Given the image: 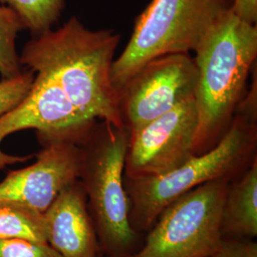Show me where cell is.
Returning a JSON list of instances; mask_svg holds the SVG:
<instances>
[{
    "label": "cell",
    "instance_id": "9c48e42d",
    "mask_svg": "<svg viewBox=\"0 0 257 257\" xmlns=\"http://www.w3.org/2000/svg\"><path fill=\"white\" fill-rule=\"evenodd\" d=\"M38 143L42 149L37 161L10 171L0 182V200L22 203L44 213L65 186L79 178L81 149L76 141L64 138Z\"/></svg>",
    "mask_w": 257,
    "mask_h": 257
},
{
    "label": "cell",
    "instance_id": "7a4b0ae2",
    "mask_svg": "<svg viewBox=\"0 0 257 257\" xmlns=\"http://www.w3.org/2000/svg\"><path fill=\"white\" fill-rule=\"evenodd\" d=\"M194 100L198 127L194 156L218 144L230 128L256 60L257 27L228 9L195 50Z\"/></svg>",
    "mask_w": 257,
    "mask_h": 257
},
{
    "label": "cell",
    "instance_id": "7c38bea8",
    "mask_svg": "<svg viewBox=\"0 0 257 257\" xmlns=\"http://www.w3.org/2000/svg\"><path fill=\"white\" fill-rule=\"evenodd\" d=\"M47 243L44 213L22 203L0 200V239Z\"/></svg>",
    "mask_w": 257,
    "mask_h": 257
},
{
    "label": "cell",
    "instance_id": "5bb4252c",
    "mask_svg": "<svg viewBox=\"0 0 257 257\" xmlns=\"http://www.w3.org/2000/svg\"><path fill=\"white\" fill-rule=\"evenodd\" d=\"M25 27L13 10L0 4V74L2 79L19 75L21 70L17 38Z\"/></svg>",
    "mask_w": 257,
    "mask_h": 257
},
{
    "label": "cell",
    "instance_id": "e0dca14e",
    "mask_svg": "<svg viewBox=\"0 0 257 257\" xmlns=\"http://www.w3.org/2000/svg\"><path fill=\"white\" fill-rule=\"evenodd\" d=\"M208 257H257V242L253 239L223 237Z\"/></svg>",
    "mask_w": 257,
    "mask_h": 257
},
{
    "label": "cell",
    "instance_id": "6da1fadb",
    "mask_svg": "<svg viewBox=\"0 0 257 257\" xmlns=\"http://www.w3.org/2000/svg\"><path fill=\"white\" fill-rule=\"evenodd\" d=\"M119 40L113 31H92L72 18L62 27L28 41L19 55L20 64L55 79L88 119L125 127L119 93L110 79Z\"/></svg>",
    "mask_w": 257,
    "mask_h": 257
},
{
    "label": "cell",
    "instance_id": "277c9868",
    "mask_svg": "<svg viewBox=\"0 0 257 257\" xmlns=\"http://www.w3.org/2000/svg\"><path fill=\"white\" fill-rule=\"evenodd\" d=\"M128 139L126 127L103 122L94 124L79 142V179L104 256L128 257L140 247L141 234L131 226L124 186Z\"/></svg>",
    "mask_w": 257,
    "mask_h": 257
},
{
    "label": "cell",
    "instance_id": "3957f363",
    "mask_svg": "<svg viewBox=\"0 0 257 257\" xmlns=\"http://www.w3.org/2000/svg\"><path fill=\"white\" fill-rule=\"evenodd\" d=\"M256 140L253 110L244 109L210 151L159 175H124L132 228L139 234L146 233L166 207L185 193L212 180L236 178L256 158Z\"/></svg>",
    "mask_w": 257,
    "mask_h": 257
},
{
    "label": "cell",
    "instance_id": "8fae6325",
    "mask_svg": "<svg viewBox=\"0 0 257 257\" xmlns=\"http://www.w3.org/2000/svg\"><path fill=\"white\" fill-rule=\"evenodd\" d=\"M221 233L226 238L257 236V157L229 184L222 206Z\"/></svg>",
    "mask_w": 257,
    "mask_h": 257
},
{
    "label": "cell",
    "instance_id": "30bf717a",
    "mask_svg": "<svg viewBox=\"0 0 257 257\" xmlns=\"http://www.w3.org/2000/svg\"><path fill=\"white\" fill-rule=\"evenodd\" d=\"M47 243L61 257H102L81 180L58 193L44 212Z\"/></svg>",
    "mask_w": 257,
    "mask_h": 257
},
{
    "label": "cell",
    "instance_id": "d6986e66",
    "mask_svg": "<svg viewBox=\"0 0 257 257\" xmlns=\"http://www.w3.org/2000/svg\"><path fill=\"white\" fill-rule=\"evenodd\" d=\"M102 257H107V256H102Z\"/></svg>",
    "mask_w": 257,
    "mask_h": 257
},
{
    "label": "cell",
    "instance_id": "ac0fdd59",
    "mask_svg": "<svg viewBox=\"0 0 257 257\" xmlns=\"http://www.w3.org/2000/svg\"><path fill=\"white\" fill-rule=\"evenodd\" d=\"M230 9L242 20L256 25L257 0H231Z\"/></svg>",
    "mask_w": 257,
    "mask_h": 257
},
{
    "label": "cell",
    "instance_id": "5b68a950",
    "mask_svg": "<svg viewBox=\"0 0 257 257\" xmlns=\"http://www.w3.org/2000/svg\"><path fill=\"white\" fill-rule=\"evenodd\" d=\"M230 5V0H152L136 20L125 50L112 63L110 79L115 91L119 93L156 57L195 52Z\"/></svg>",
    "mask_w": 257,
    "mask_h": 257
},
{
    "label": "cell",
    "instance_id": "2e32d148",
    "mask_svg": "<svg viewBox=\"0 0 257 257\" xmlns=\"http://www.w3.org/2000/svg\"><path fill=\"white\" fill-rule=\"evenodd\" d=\"M0 257H61L48 243L28 239H0Z\"/></svg>",
    "mask_w": 257,
    "mask_h": 257
},
{
    "label": "cell",
    "instance_id": "52a82bcc",
    "mask_svg": "<svg viewBox=\"0 0 257 257\" xmlns=\"http://www.w3.org/2000/svg\"><path fill=\"white\" fill-rule=\"evenodd\" d=\"M197 76L190 54L162 55L149 61L119 92L124 126L132 132L194 98Z\"/></svg>",
    "mask_w": 257,
    "mask_h": 257
},
{
    "label": "cell",
    "instance_id": "4fadbf2b",
    "mask_svg": "<svg viewBox=\"0 0 257 257\" xmlns=\"http://www.w3.org/2000/svg\"><path fill=\"white\" fill-rule=\"evenodd\" d=\"M0 4L16 12L34 37L51 30L65 8V0H0Z\"/></svg>",
    "mask_w": 257,
    "mask_h": 257
},
{
    "label": "cell",
    "instance_id": "9a60e30c",
    "mask_svg": "<svg viewBox=\"0 0 257 257\" xmlns=\"http://www.w3.org/2000/svg\"><path fill=\"white\" fill-rule=\"evenodd\" d=\"M35 79L31 70L0 81V117L15 109L27 96Z\"/></svg>",
    "mask_w": 257,
    "mask_h": 257
},
{
    "label": "cell",
    "instance_id": "ba28073f",
    "mask_svg": "<svg viewBox=\"0 0 257 257\" xmlns=\"http://www.w3.org/2000/svg\"><path fill=\"white\" fill-rule=\"evenodd\" d=\"M198 113L194 98L130 132L125 175L165 173L194 156Z\"/></svg>",
    "mask_w": 257,
    "mask_h": 257
},
{
    "label": "cell",
    "instance_id": "8992f818",
    "mask_svg": "<svg viewBox=\"0 0 257 257\" xmlns=\"http://www.w3.org/2000/svg\"><path fill=\"white\" fill-rule=\"evenodd\" d=\"M231 180L200 185L167 206L128 257H208L223 238L221 212Z\"/></svg>",
    "mask_w": 257,
    "mask_h": 257
},
{
    "label": "cell",
    "instance_id": "ffe728a7",
    "mask_svg": "<svg viewBox=\"0 0 257 257\" xmlns=\"http://www.w3.org/2000/svg\"><path fill=\"white\" fill-rule=\"evenodd\" d=\"M230 2H231V0H230Z\"/></svg>",
    "mask_w": 257,
    "mask_h": 257
}]
</instances>
